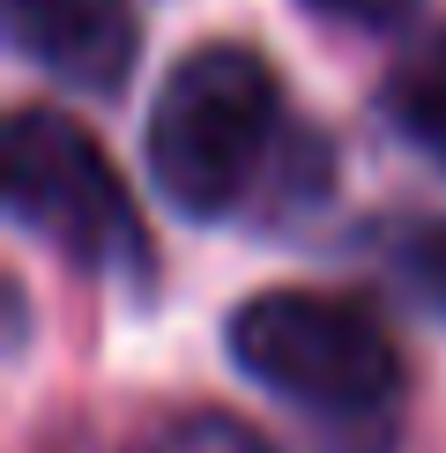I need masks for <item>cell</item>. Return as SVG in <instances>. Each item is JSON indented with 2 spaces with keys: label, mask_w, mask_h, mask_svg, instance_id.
<instances>
[{
  "label": "cell",
  "mask_w": 446,
  "mask_h": 453,
  "mask_svg": "<svg viewBox=\"0 0 446 453\" xmlns=\"http://www.w3.org/2000/svg\"><path fill=\"white\" fill-rule=\"evenodd\" d=\"M231 357L268 394L327 424H372L402 394V349L358 297L260 290L231 319Z\"/></svg>",
  "instance_id": "cell-2"
},
{
  "label": "cell",
  "mask_w": 446,
  "mask_h": 453,
  "mask_svg": "<svg viewBox=\"0 0 446 453\" xmlns=\"http://www.w3.org/2000/svg\"><path fill=\"white\" fill-rule=\"evenodd\" d=\"M149 453H275L260 431H246V424H231V417H186V424H172Z\"/></svg>",
  "instance_id": "cell-6"
},
{
  "label": "cell",
  "mask_w": 446,
  "mask_h": 453,
  "mask_svg": "<svg viewBox=\"0 0 446 453\" xmlns=\"http://www.w3.org/2000/svg\"><path fill=\"white\" fill-rule=\"evenodd\" d=\"M305 8L334 15V23H365V30H387L402 15H417V0H305Z\"/></svg>",
  "instance_id": "cell-8"
},
{
  "label": "cell",
  "mask_w": 446,
  "mask_h": 453,
  "mask_svg": "<svg viewBox=\"0 0 446 453\" xmlns=\"http://www.w3.org/2000/svg\"><path fill=\"white\" fill-rule=\"evenodd\" d=\"M8 209L30 238H45L74 268L119 275V268H142L149 253L135 194L119 186L97 134L45 104H23L8 119Z\"/></svg>",
  "instance_id": "cell-3"
},
{
  "label": "cell",
  "mask_w": 446,
  "mask_h": 453,
  "mask_svg": "<svg viewBox=\"0 0 446 453\" xmlns=\"http://www.w3.org/2000/svg\"><path fill=\"white\" fill-rule=\"evenodd\" d=\"M283 134V97L260 52L246 45H201L164 74L149 111V172L179 216L216 223L246 209Z\"/></svg>",
  "instance_id": "cell-1"
},
{
  "label": "cell",
  "mask_w": 446,
  "mask_h": 453,
  "mask_svg": "<svg viewBox=\"0 0 446 453\" xmlns=\"http://www.w3.org/2000/svg\"><path fill=\"white\" fill-rule=\"evenodd\" d=\"M8 30L37 67L74 89H119L142 45L127 0H8Z\"/></svg>",
  "instance_id": "cell-4"
},
{
  "label": "cell",
  "mask_w": 446,
  "mask_h": 453,
  "mask_svg": "<svg viewBox=\"0 0 446 453\" xmlns=\"http://www.w3.org/2000/svg\"><path fill=\"white\" fill-rule=\"evenodd\" d=\"M409 275H417V290L446 312V223H432V231L409 245Z\"/></svg>",
  "instance_id": "cell-7"
},
{
  "label": "cell",
  "mask_w": 446,
  "mask_h": 453,
  "mask_svg": "<svg viewBox=\"0 0 446 453\" xmlns=\"http://www.w3.org/2000/svg\"><path fill=\"white\" fill-rule=\"evenodd\" d=\"M380 104H387V119H395V134L446 172V30H424L417 45L387 67Z\"/></svg>",
  "instance_id": "cell-5"
}]
</instances>
